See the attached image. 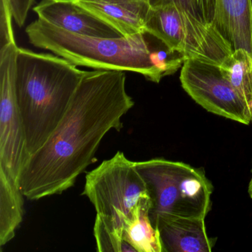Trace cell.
Masks as SVG:
<instances>
[{"mask_svg": "<svg viewBox=\"0 0 252 252\" xmlns=\"http://www.w3.org/2000/svg\"><path fill=\"white\" fill-rule=\"evenodd\" d=\"M197 2L206 21L214 23L215 17V0H197Z\"/></svg>", "mask_w": 252, "mask_h": 252, "instance_id": "cell-19", "label": "cell"}, {"mask_svg": "<svg viewBox=\"0 0 252 252\" xmlns=\"http://www.w3.org/2000/svg\"><path fill=\"white\" fill-rule=\"evenodd\" d=\"M92 2H124V1H147V0H85Z\"/></svg>", "mask_w": 252, "mask_h": 252, "instance_id": "cell-20", "label": "cell"}, {"mask_svg": "<svg viewBox=\"0 0 252 252\" xmlns=\"http://www.w3.org/2000/svg\"><path fill=\"white\" fill-rule=\"evenodd\" d=\"M248 192H249V197L252 200V177H251L250 181H249V187H248Z\"/></svg>", "mask_w": 252, "mask_h": 252, "instance_id": "cell-21", "label": "cell"}, {"mask_svg": "<svg viewBox=\"0 0 252 252\" xmlns=\"http://www.w3.org/2000/svg\"><path fill=\"white\" fill-rule=\"evenodd\" d=\"M35 0H7L13 19L19 27L22 28L26 24L28 15L33 6Z\"/></svg>", "mask_w": 252, "mask_h": 252, "instance_id": "cell-18", "label": "cell"}, {"mask_svg": "<svg viewBox=\"0 0 252 252\" xmlns=\"http://www.w3.org/2000/svg\"><path fill=\"white\" fill-rule=\"evenodd\" d=\"M18 46L0 49V169L20 184V175L31 157L15 91Z\"/></svg>", "mask_w": 252, "mask_h": 252, "instance_id": "cell-7", "label": "cell"}, {"mask_svg": "<svg viewBox=\"0 0 252 252\" xmlns=\"http://www.w3.org/2000/svg\"><path fill=\"white\" fill-rule=\"evenodd\" d=\"M180 81L185 92L206 111L244 125L252 123L250 107L224 77L219 66L186 60Z\"/></svg>", "mask_w": 252, "mask_h": 252, "instance_id": "cell-8", "label": "cell"}, {"mask_svg": "<svg viewBox=\"0 0 252 252\" xmlns=\"http://www.w3.org/2000/svg\"><path fill=\"white\" fill-rule=\"evenodd\" d=\"M26 33L33 46L51 51L76 66L139 73L155 83L162 79L153 60L157 38L149 33L91 37L66 32L39 19L26 28Z\"/></svg>", "mask_w": 252, "mask_h": 252, "instance_id": "cell-3", "label": "cell"}, {"mask_svg": "<svg viewBox=\"0 0 252 252\" xmlns=\"http://www.w3.org/2000/svg\"><path fill=\"white\" fill-rule=\"evenodd\" d=\"M135 102L122 70L87 71L63 119L47 142L31 156L20 175L23 194L31 200L61 194L96 162L107 132L122 128Z\"/></svg>", "mask_w": 252, "mask_h": 252, "instance_id": "cell-1", "label": "cell"}, {"mask_svg": "<svg viewBox=\"0 0 252 252\" xmlns=\"http://www.w3.org/2000/svg\"><path fill=\"white\" fill-rule=\"evenodd\" d=\"M82 194L96 211L94 225H99L125 240V228L135 208L153 203L148 187L135 162L119 151L86 175Z\"/></svg>", "mask_w": 252, "mask_h": 252, "instance_id": "cell-5", "label": "cell"}, {"mask_svg": "<svg viewBox=\"0 0 252 252\" xmlns=\"http://www.w3.org/2000/svg\"><path fill=\"white\" fill-rule=\"evenodd\" d=\"M20 184L0 169V246L14 236L23 219L24 201Z\"/></svg>", "mask_w": 252, "mask_h": 252, "instance_id": "cell-13", "label": "cell"}, {"mask_svg": "<svg viewBox=\"0 0 252 252\" xmlns=\"http://www.w3.org/2000/svg\"><path fill=\"white\" fill-rule=\"evenodd\" d=\"M144 31L181 53L187 60L219 66L234 51L214 23L194 18L175 5L151 7Z\"/></svg>", "mask_w": 252, "mask_h": 252, "instance_id": "cell-6", "label": "cell"}, {"mask_svg": "<svg viewBox=\"0 0 252 252\" xmlns=\"http://www.w3.org/2000/svg\"><path fill=\"white\" fill-rule=\"evenodd\" d=\"M219 67L252 112V54L243 48L234 50L224 58Z\"/></svg>", "mask_w": 252, "mask_h": 252, "instance_id": "cell-15", "label": "cell"}, {"mask_svg": "<svg viewBox=\"0 0 252 252\" xmlns=\"http://www.w3.org/2000/svg\"><path fill=\"white\" fill-rule=\"evenodd\" d=\"M206 218H170L158 225L165 252H210L217 239L209 237Z\"/></svg>", "mask_w": 252, "mask_h": 252, "instance_id": "cell-10", "label": "cell"}, {"mask_svg": "<svg viewBox=\"0 0 252 252\" xmlns=\"http://www.w3.org/2000/svg\"><path fill=\"white\" fill-rule=\"evenodd\" d=\"M135 166L151 196L150 218L156 228L167 218H206L214 187L203 169L164 158L135 162Z\"/></svg>", "mask_w": 252, "mask_h": 252, "instance_id": "cell-4", "label": "cell"}, {"mask_svg": "<svg viewBox=\"0 0 252 252\" xmlns=\"http://www.w3.org/2000/svg\"><path fill=\"white\" fill-rule=\"evenodd\" d=\"M76 1L87 11L111 26L123 37L145 33L146 22L151 8L147 1Z\"/></svg>", "mask_w": 252, "mask_h": 252, "instance_id": "cell-11", "label": "cell"}, {"mask_svg": "<svg viewBox=\"0 0 252 252\" xmlns=\"http://www.w3.org/2000/svg\"><path fill=\"white\" fill-rule=\"evenodd\" d=\"M33 10L39 20L75 34L98 38L123 37L76 0H41Z\"/></svg>", "mask_w": 252, "mask_h": 252, "instance_id": "cell-9", "label": "cell"}, {"mask_svg": "<svg viewBox=\"0 0 252 252\" xmlns=\"http://www.w3.org/2000/svg\"><path fill=\"white\" fill-rule=\"evenodd\" d=\"M13 16L7 0H1L0 4V49L11 43H15L12 26Z\"/></svg>", "mask_w": 252, "mask_h": 252, "instance_id": "cell-16", "label": "cell"}, {"mask_svg": "<svg viewBox=\"0 0 252 252\" xmlns=\"http://www.w3.org/2000/svg\"><path fill=\"white\" fill-rule=\"evenodd\" d=\"M214 23L234 50L252 54V0H215Z\"/></svg>", "mask_w": 252, "mask_h": 252, "instance_id": "cell-12", "label": "cell"}, {"mask_svg": "<svg viewBox=\"0 0 252 252\" xmlns=\"http://www.w3.org/2000/svg\"><path fill=\"white\" fill-rule=\"evenodd\" d=\"M147 2L151 7L175 5L188 11L194 18L207 22L200 9L197 0H147Z\"/></svg>", "mask_w": 252, "mask_h": 252, "instance_id": "cell-17", "label": "cell"}, {"mask_svg": "<svg viewBox=\"0 0 252 252\" xmlns=\"http://www.w3.org/2000/svg\"><path fill=\"white\" fill-rule=\"evenodd\" d=\"M153 203L138 205L125 228V239L136 252H165L160 231L152 223Z\"/></svg>", "mask_w": 252, "mask_h": 252, "instance_id": "cell-14", "label": "cell"}, {"mask_svg": "<svg viewBox=\"0 0 252 252\" xmlns=\"http://www.w3.org/2000/svg\"><path fill=\"white\" fill-rule=\"evenodd\" d=\"M86 72L59 56L18 48L16 96L30 156L49 139Z\"/></svg>", "mask_w": 252, "mask_h": 252, "instance_id": "cell-2", "label": "cell"}]
</instances>
